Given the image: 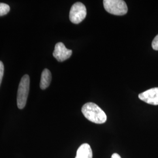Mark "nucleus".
I'll return each mask as SVG.
<instances>
[{
	"label": "nucleus",
	"instance_id": "f03ea898",
	"mask_svg": "<svg viewBox=\"0 0 158 158\" xmlns=\"http://www.w3.org/2000/svg\"><path fill=\"white\" fill-rule=\"evenodd\" d=\"M30 79L28 74L23 76L20 81L17 93V106L19 109L25 107L28 96Z\"/></svg>",
	"mask_w": 158,
	"mask_h": 158
},
{
	"label": "nucleus",
	"instance_id": "f8f14e48",
	"mask_svg": "<svg viewBox=\"0 0 158 158\" xmlns=\"http://www.w3.org/2000/svg\"><path fill=\"white\" fill-rule=\"evenodd\" d=\"M111 158H121V157L119 156L118 153H114L111 156Z\"/></svg>",
	"mask_w": 158,
	"mask_h": 158
},
{
	"label": "nucleus",
	"instance_id": "20e7f679",
	"mask_svg": "<svg viewBox=\"0 0 158 158\" xmlns=\"http://www.w3.org/2000/svg\"><path fill=\"white\" fill-rule=\"evenodd\" d=\"M87 10L85 5L81 2H76L71 7L69 19L70 21L75 24L81 23L86 17Z\"/></svg>",
	"mask_w": 158,
	"mask_h": 158
},
{
	"label": "nucleus",
	"instance_id": "9d476101",
	"mask_svg": "<svg viewBox=\"0 0 158 158\" xmlns=\"http://www.w3.org/2000/svg\"><path fill=\"white\" fill-rule=\"evenodd\" d=\"M152 47L154 50L158 51V35L153 40Z\"/></svg>",
	"mask_w": 158,
	"mask_h": 158
},
{
	"label": "nucleus",
	"instance_id": "1a4fd4ad",
	"mask_svg": "<svg viewBox=\"0 0 158 158\" xmlns=\"http://www.w3.org/2000/svg\"><path fill=\"white\" fill-rule=\"evenodd\" d=\"M10 11V7L5 3H0V17L6 15Z\"/></svg>",
	"mask_w": 158,
	"mask_h": 158
},
{
	"label": "nucleus",
	"instance_id": "7ed1b4c3",
	"mask_svg": "<svg viewBox=\"0 0 158 158\" xmlns=\"http://www.w3.org/2000/svg\"><path fill=\"white\" fill-rule=\"evenodd\" d=\"M103 5L108 13L115 15H124L128 12L127 4L123 0H104Z\"/></svg>",
	"mask_w": 158,
	"mask_h": 158
},
{
	"label": "nucleus",
	"instance_id": "6e6552de",
	"mask_svg": "<svg viewBox=\"0 0 158 158\" xmlns=\"http://www.w3.org/2000/svg\"><path fill=\"white\" fill-rule=\"evenodd\" d=\"M52 80V74L51 72L45 69L44 70L41 74V79L40 82V87L42 90L47 89L51 84Z\"/></svg>",
	"mask_w": 158,
	"mask_h": 158
},
{
	"label": "nucleus",
	"instance_id": "423d86ee",
	"mask_svg": "<svg viewBox=\"0 0 158 158\" xmlns=\"http://www.w3.org/2000/svg\"><path fill=\"white\" fill-rule=\"evenodd\" d=\"M139 98L149 104L158 106V87L152 88L139 94Z\"/></svg>",
	"mask_w": 158,
	"mask_h": 158
},
{
	"label": "nucleus",
	"instance_id": "9b49d317",
	"mask_svg": "<svg viewBox=\"0 0 158 158\" xmlns=\"http://www.w3.org/2000/svg\"><path fill=\"white\" fill-rule=\"evenodd\" d=\"M4 66L2 62L0 61V85L2 82V80L4 76Z\"/></svg>",
	"mask_w": 158,
	"mask_h": 158
},
{
	"label": "nucleus",
	"instance_id": "39448f33",
	"mask_svg": "<svg viewBox=\"0 0 158 158\" xmlns=\"http://www.w3.org/2000/svg\"><path fill=\"white\" fill-rule=\"evenodd\" d=\"M72 55V51L68 49L62 42L55 45L53 56L58 62H63L68 59Z\"/></svg>",
	"mask_w": 158,
	"mask_h": 158
},
{
	"label": "nucleus",
	"instance_id": "0eeeda50",
	"mask_svg": "<svg viewBox=\"0 0 158 158\" xmlns=\"http://www.w3.org/2000/svg\"><path fill=\"white\" fill-rule=\"evenodd\" d=\"M93 152L88 143H83L79 147L75 158H92Z\"/></svg>",
	"mask_w": 158,
	"mask_h": 158
},
{
	"label": "nucleus",
	"instance_id": "f257e3e1",
	"mask_svg": "<svg viewBox=\"0 0 158 158\" xmlns=\"http://www.w3.org/2000/svg\"><path fill=\"white\" fill-rule=\"evenodd\" d=\"M81 112L91 122L97 124H104L107 121V115L101 108L93 102H87L82 107Z\"/></svg>",
	"mask_w": 158,
	"mask_h": 158
}]
</instances>
